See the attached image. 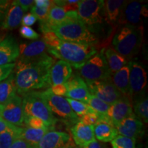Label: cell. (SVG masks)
<instances>
[{"label": "cell", "instance_id": "cell-1", "mask_svg": "<svg viewBox=\"0 0 148 148\" xmlns=\"http://www.w3.org/2000/svg\"><path fill=\"white\" fill-rule=\"evenodd\" d=\"M55 59L48 54L33 61L18 60L14 69L16 93L23 96L35 90L51 86L49 72Z\"/></svg>", "mask_w": 148, "mask_h": 148}, {"label": "cell", "instance_id": "cell-2", "mask_svg": "<svg viewBox=\"0 0 148 148\" xmlns=\"http://www.w3.org/2000/svg\"><path fill=\"white\" fill-rule=\"evenodd\" d=\"M143 25H123L118 29L112 40V48L127 60L140 51L143 42Z\"/></svg>", "mask_w": 148, "mask_h": 148}, {"label": "cell", "instance_id": "cell-3", "mask_svg": "<svg viewBox=\"0 0 148 148\" xmlns=\"http://www.w3.org/2000/svg\"><path fill=\"white\" fill-rule=\"evenodd\" d=\"M61 40L95 47L99 40L90 28L78 18H69L62 23L50 27Z\"/></svg>", "mask_w": 148, "mask_h": 148}, {"label": "cell", "instance_id": "cell-4", "mask_svg": "<svg viewBox=\"0 0 148 148\" xmlns=\"http://www.w3.org/2000/svg\"><path fill=\"white\" fill-rule=\"evenodd\" d=\"M48 53L79 69L92 56L97 53L95 47L60 40L55 47H48Z\"/></svg>", "mask_w": 148, "mask_h": 148}, {"label": "cell", "instance_id": "cell-5", "mask_svg": "<svg viewBox=\"0 0 148 148\" xmlns=\"http://www.w3.org/2000/svg\"><path fill=\"white\" fill-rule=\"evenodd\" d=\"M22 99L25 120L37 118L42 120L47 127L53 128L58 119L49 110L40 91L34 90L27 92L23 95Z\"/></svg>", "mask_w": 148, "mask_h": 148}, {"label": "cell", "instance_id": "cell-6", "mask_svg": "<svg viewBox=\"0 0 148 148\" xmlns=\"http://www.w3.org/2000/svg\"><path fill=\"white\" fill-rule=\"evenodd\" d=\"M79 73L85 82L110 79L112 75L102 51L92 56L79 69Z\"/></svg>", "mask_w": 148, "mask_h": 148}, {"label": "cell", "instance_id": "cell-7", "mask_svg": "<svg viewBox=\"0 0 148 148\" xmlns=\"http://www.w3.org/2000/svg\"><path fill=\"white\" fill-rule=\"evenodd\" d=\"M40 93L53 116L67 123H75L79 121V117L72 110L66 98L55 95L51 91L50 88L40 91Z\"/></svg>", "mask_w": 148, "mask_h": 148}, {"label": "cell", "instance_id": "cell-8", "mask_svg": "<svg viewBox=\"0 0 148 148\" xmlns=\"http://www.w3.org/2000/svg\"><path fill=\"white\" fill-rule=\"evenodd\" d=\"M128 65L130 67V99L132 104L138 99L146 95L147 77L145 67L140 62L130 61Z\"/></svg>", "mask_w": 148, "mask_h": 148}, {"label": "cell", "instance_id": "cell-9", "mask_svg": "<svg viewBox=\"0 0 148 148\" xmlns=\"http://www.w3.org/2000/svg\"><path fill=\"white\" fill-rule=\"evenodd\" d=\"M79 19L87 26L100 25L104 21L103 1L101 0H82L79 1L77 9Z\"/></svg>", "mask_w": 148, "mask_h": 148}, {"label": "cell", "instance_id": "cell-10", "mask_svg": "<svg viewBox=\"0 0 148 148\" xmlns=\"http://www.w3.org/2000/svg\"><path fill=\"white\" fill-rule=\"evenodd\" d=\"M148 15L147 5L140 1H125L117 24L119 25H142V17Z\"/></svg>", "mask_w": 148, "mask_h": 148}, {"label": "cell", "instance_id": "cell-11", "mask_svg": "<svg viewBox=\"0 0 148 148\" xmlns=\"http://www.w3.org/2000/svg\"><path fill=\"white\" fill-rule=\"evenodd\" d=\"M0 116L14 126L21 127L25 125L22 97L16 94L7 102L0 105Z\"/></svg>", "mask_w": 148, "mask_h": 148}, {"label": "cell", "instance_id": "cell-12", "mask_svg": "<svg viewBox=\"0 0 148 148\" xmlns=\"http://www.w3.org/2000/svg\"><path fill=\"white\" fill-rule=\"evenodd\" d=\"M88 90L91 95L95 96L99 99L109 105L123 97L121 93L116 89L110 79L93 82H86Z\"/></svg>", "mask_w": 148, "mask_h": 148}, {"label": "cell", "instance_id": "cell-13", "mask_svg": "<svg viewBox=\"0 0 148 148\" xmlns=\"http://www.w3.org/2000/svg\"><path fill=\"white\" fill-rule=\"evenodd\" d=\"M66 93V97L75 100L80 101L87 103L90 96L86 83L77 74H71L66 82L64 83Z\"/></svg>", "mask_w": 148, "mask_h": 148}, {"label": "cell", "instance_id": "cell-14", "mask_svg": "<svg viewBox=\"0 0 148 148\" xmlns=\"http://www.w3.org/2000/svg\"><path fill=\"white\" fill-rule=\"evenodd\" d=\"M133 113V106L129 98L123 96L117 101L110 105L106 117L116 127L125 118Z\"/></svg>", "mask_w": 148, "mask_h": 148}, {"label": "cell", "instance_id": "cell-15", "mask_svg": "<svg viewBox=\"0 0 148 148\" xmlns=\"http://www.w3.org/2000/svg\"><path fill=\"white\" fill-rule=\"evenodd\" d=\"M19 47L18 60L33 61L48 54V46L42 40H38L28 43H21Z\"/></svg>", "mask_w": 148, "mask_h": 148}, {"label": "cell", "instance_id": "cell-16", "mask_svg": "<svg viewBox=\"0 0 148 148\" xmlns=\"http://www.w3.org/2000/svg\"><path fill=\"white\" fill-rule=\"evenodd\" d=\"M118 134L136 140L143 134V123L133 112L115 127Z\"/></svg>", "mask_w": 148, "mask_h": 148}, {"label": "cell", "instance_id": "cell-17", "mask_svg": "<svg viewBox=\"0 0 148 148\" xmlns=\"http://www.w3.org/2000/svg\"><path fill=\"white\" fill-rule=\"evenodd\" d=\"M19 57V47L12 36H8L0 41V65L13 63Z\"/></svg>", "mask_w": 148, "mask_h": 148}, {"label": "cell", "instance_id": "cell-18", "mask_svg": "<svg viewBox=\"0 0 148 148\" xmlns=\"http://www.w3.org/2000/svg\"><path fill=\"white\" fill-rule=\"evenodd\" d=\"M73 142L78 146L83 147L95 139L94 135V125H86L80 121L75 123L71 129Z\"/></svg>", "mask_w": 148, "mask_h": 148}, {"label": "cell", "instance_id": "cell-19", "mask_svg": "<svg viewBox=\"0 0 148 148\" xmlns=\"http://www.w3.org/2000/svg\"><path fill=\"white\" fill-rule=\"evenodd\" d=\"M71 138V135L68 133L52 130L44 135L35 148H61Z\"/></svg>", "mask_w": 148, "mask_h": 148}, {"label": "cell", "instance_id": "cell-20", "mask_svg": "<svg viewBox=\"0 0 148 148\" xmlns=\"http://www.w3.org/2000/svg\"><path fill=\"white\" fill-rule=\"evenodd\" d=\"M72 74V68L67 62L63 60L56 62L51 66L49 72V82L51 86L64 84Z\"/></svg>", "mask_w": 148, "mask_h": 148}, {"label": "cell", "instance_id": "cell-21", "mask_svg": "<svg viewBox=\"0 0 148 148\" xmlns=\"http://www.w3.org/2000/svg\"><path fill=\"white\" fill-rule=\"evenodd\" d=\"M94 135L98 140L103 143L111 142L118 135L116 127L111 123L106 116L94 125Z\"/></svg>", "mask_w": 148, "mask_h": 148}, {"label": "cell", "instance_id": "cell-22", "mask_svg": "<svg viewBox=\"0 0 148 148\" xmlns=\"http://www.w3.org/2000/svg\"><path fill=\"white\" fill-rule=\"evenodd\" d=\"M129 75L130 67L127 63L119 71L111 75V81L122 95L130 99Z\"/></svg>", "mask_w": 148, "mask_h": 148}, {"label": "cell", "instance_id": "cell-23", "mask_svg": "<svg viewBox=\"0 0 148 148\" xmlns=\"http://www.w3.org/2000/svg\"><path fill=\"white\" fill-rule=\"evenodd\" d=\"M24 15V11L21 7L14 2H11L6 14H5L1 28L2 29H12L16 28L21 23Z\"/></svg>", "mask_w": 148, "mask_h": 148}, {"label": "cell", "instance_id": "cell-24", "mask_svg": "<svg viewBox=\"0 0 148 148\" xmlns=\"http://www.w3.org/2000/svg\"><path fill=\"white\" fill-rule=\"evenodd\" d=\"M125 1L123 0H107L103 1V16L110 25H115L118 23L120 13Z\"/></svg>", "mask_w": 148, "mask_h": 148}, {"label": "cell", "instance_id": "cell-25", "mask_svg": "<svg viewBox=\"0 0 148 148\" xmlns=\"http://www.w3.org/2000/svg\"><path fill=\"white\" fill-rule=\"evenodd\" d=\"M102 51L109 70L112 74L118 71L128 63V61L116 52L112 47L102 49Z\"/></svg>", "mask_w": 148, "mask_h": 148}, {"label": "cell", "instance_id": "cell-26", "mask_svg": "<svg viewBox=\"0 0 148 148\" xmlns=\"http://www.w3.org/2000/svg\"><path fill=\"white\" fill-rule=\"evenodd\" d=\"M51 127H46L44 128L35 129L31 127H22V130L20 134V137L25 140L31 148H35L38 145L41 138L46 133L52 130Z\"/></svg>", "mask_w": 148, "mask_h": 148}, {"label": "cell", "instance_id": "cell-27", "mask_svg": "<svg viewBox=\"0 0 148 148\" xmlns=\"http://www.w3.org/2000/svg\"><path fill=\"white\" fill-rule=\"evenodd\" d=\"M16 95V86L14 73L0 82V105L3 104Z\"/></svg>", "mask_w": 148, "mask_h": 148}, {"label": "cell", "instance_id": "cell-28", "mask_svg": "<svg viewBox=\"0 0 148 148\" xmlns=\"http://www.w3.org/2000/svg\"><path fill=\"white\" fill-rule=\"evenodd\" d=\"M22 127L12 126L0 133V148H10L14 140L20 137Z\"/></svg>", "mask_w": 148, "mask_h": 148}, {"label": "cell", "instance_id": "cell-29", "mask_svg": "<svg viewBox=\"0 0 148 148\" xmlns=\"http://www.w3.org/2000/svg\"><path fill=\"white\" fill-rule=\"evenodd\" d=\"M134 114L143 123L148 122V99L147 95L138 99L134 103Z\"/></svg>", "mask_w": 148, "mask_h": 148}, {"label": "cell", "instance_id": "cell-30", "mask_svg": "<svg viewBox=\"0 0 148 148\" xmlns=\"http://www.w3.org/2000/svg\"><path fill=\"white\" fill-rule=\"evenodd\" d=\"M87 104L94 112L101 116H106V113L110 107V105L103 101L99 98L90 94L89 100Z\"/></svg>", "mask_w": 148, "mask_h": 148}, {"label": "cell", "instance_id": "cell-31", "mask_svg": "<svg viewBox=\"0 0 148 148\" xmlns=\"http://www.w3.org/2000/svg\"><path fill=\"white\" fill-rule=\"evenodd\" d=\"M66 101L69 103L70 106L73 111V112L79 118L82 117L85 114H86L88 112L93 111L87 103L82 102V101L75 100V99H70V98H66Z\"/></svg>", "mask_w": 148, "mask_h": 148}, {"label": "cell", "instance_id": "cell-32", "mask_svg": "<svg viewBox=\"0 0 148 148\" xmlns=\"http://www.w3.org/2000/svg\"><path fill=\"white\" fill-rule=\"evenodd\" d=\"M112 147L115 148H136V140L118 134L112 141Z\"/></svg>", "mask_w": 148, "mask_h": 148}, {"label": "cell", "instance_id": "cell-33", "mask_svg": "<svg viewBox=\"0 0 148 148\" xmlns=\"http://www.w3.org/2000/svg\"><path fill=\"white\" fill-rule=\"evenodd\" d=\"M50 8H38L35 5L31 8V13H32L40 22V24L45 23L47 21L48 12Z\"/></svg>", "mask_w": 148, "mask_h": 148}, {"label": "cell", "instance_id": "cell-34", "mask_svg": "<svg viewBox=\"0 0 148 148\" xmlns=\"http://www.w3.org/2000/svg\"><path fill=\"white\" fill-rule=\"evenodd\" d=\"M42 40L45 42L48 47H55L58 45L60 39L56 36V34L52 31L43 33Z\"/></svg>", "mask_w": 148, "mask_h": 148}, {"label": "cell", "instance_id": "cell-35", "mask_svg": "<svg viewBox=\"0 0 148 148\" xmlns=\"http://www.w3.org/2000/svg\"><path fill=\"white\" fill-rule=\"evenodd\" d=\"M102 116L97 114L96 112L94 111L88 112L86 114H85L84 116H83L82 117L79 118V121L82 122L83 123L86 125H95L97 122H99L101 119Z\"/></svg>", "mask_w": 148, "mask_h": 148}, {"label": "cell", "instance_id": "cell-36", "mask_svg": "<svg viewBox=\"0 0 148 148\" xmlns=\"http://www.w3.org/2000/svg\"><path fill=\"white\" fill-rule=\"evenodd\" d=\"M19 34L22 37L29 40H36L40 36L36 31L27 26H22L19 29Z\"/></svg>", "mask_w": 148, "mask_h": 148}, {"label": "cell", "instance_id": "cell-37", "mask_svg": "<svg viewBox=\"0 0 148 148\" xmlns=\"http://www.w3.org/2000/svg\"><path fill=\"white\" fill-rule=\"evenodd\" d=\"M15 67V63H10L3 65H0V82L5 80L13 73Z\"/></svg>", "mask_w": 148, "mask_h": 148}, {"label": "cell", "instance_id": "cell-38", "mask_svg": "<svg viewBox=\"0 0 148 148\" xmlns=\"http://www.w3.org/2000/svg\"><path fill=\"white\" fill-rule=\"evenodd\" d=\"M25 125L27 127L35 129L44 128V127H47L42 120L34 117L29 118V119L25 120Z\"/></svg>", "mask_w": 148, "mask_h": 148}, {"label": "cell", "instance_id": "cell-39", "mask_svg": "<svg viewBox=\"0 0 148 148\" xmlns=\"http://www.w3.org/2000/svg\"><path fill=\"white\" fill-rule=\"evenodd\" d=\"M37 21V18L35 16L34 14L31 12L24 14L23 18L21 20V24L23 25L22 26H32L36 23Z\"/></svg>", "mask_w": 148, "mask_h": 148}, {"label": "cell", "instance_id": "cell-40", "mask_svg": "<svg viewBox=\"0 0 148 148\" xmlns=\"http://www.w3.org/2000/svg\"><path fill=\"white\" fill-rule=\"evenodd\" d=\"M50 89L51 91L52 92V93L54 94L55 95L60 96V97H62V96L66 95V88L64 84L51 86Z\"/></svg>", "mask_w": 148, "mask_h": 148}, {"label": "cell", "instance_id": "cell-41", "mask_svg": "<svg viewBox=\"0 0 148 148\" xmlns=\"http://www.w3.org/2000/svg\"><path fill=\"white\" fill-rule=\"evenodd\" d=\"M14 2L19 5L22 10L25 12V11L28 10L34 5V1L33 0H17V1H14Z\"/></svg>", "mask_w": 148, "mask_h": 148}, {"label": "cell", "instance_id": "cell-42", "mask_svg": "<svg viewBox=\"0 0 148 148\" xmlns=\"http://www.w3.org/2000/svg\"><path fill=\"white\" fill-rule=\"evenodd\" d=\"M53 4V1L50 0H35L34 5L38 8H50Z\"/></svg>", "mask_w": 148, "mask_h": 148}, {"label": "cell", "instance_id": "cell-43", "mask_svg": "<svg viewBox=\"0 0 148 148\" xmlns=\"http://www.w3.org/2000/svg\"><path fill=\"white\" fill-rule=\"evenodd\" d=\"M11 2H12L11 1H8L4 4L0 5V27H1V24L3 23V21L11 4Z\"/></svg>", "mask_w": 148, "mask_h": 148}, {"label": "cell", "instance_id": "cell-44", "mask_svg": "<svg viewBox=\"0 0 148 148\" xmlns=\"http://www.w3.org/2000/svg\"><path fill=\"white\" fill-rule=\"evenodd\" d=\"M10 148H31L25 140L21 138H18L14 140Z\"/></svg>", "mask_w": 148, "mask_h": 148}, {"label": "cell", "instance_id": "cell-45", "mask_svg": "<svg viewBox=\"0 0 148 148\" xmlns=\"http://www.w3.org/2000/svg\"><path fill=\"white\" fill-rule=\"evenodd\" d=\"M77 148H106L103 146L102 144L99 143L98 140L95 139L92 140V142H90V143L87 144L86 145L83 146V147H77Z\"/></svg>", "mask_w": 148, "mask_h": 148}, {"label": "cell", "instance_id": "cell-46", "mask_svg": "<svg viewBox=\"0 0 148 148\" xmlns=\"http://www.w3.org/2000/svg\"><path fill=\"white\" fill-rule=\"evenodd\" d=\"M14 126L13 125L10 124L7 121H5V120H3L2 118L0 116V133L4 132V131L8 130L10 127Z\"/></svg>", "mask_w": 148, "mask_h": 148}, {"label": "cell", "instance_id": "cell-47", "mask_svg": "<svg viewBox=\"0 0 148 148\" xmlns=\"http://www.w3.org/2000/svg\"><path fill=\"white\" fill-rule=\"evenodd\" d=\"M74 147H75V144H74V142L73 140H72V138H71L69 141L65 145L63 146V147L61 148H74Z\"/></svg>", "mask_w": 148, "mask_h": 148}, {"label": "cell", "instance_id": "cell-48", "mask_svg": "<svg viewBox=\"0 0 148 148\" xmlns=\"http://www.w3.org/2000/svg\"><path fill=\"white\" fill-rule=\"evenodd\" d=\"M7 0H0V5H2V4H4V3H5L7 2Z\"/></svg>", "mask_w": 148, "mask_h": 148}, {"label": "cell", "instance_id": "cell-49", "mask_svg": "<svg viewBox=\"0 0 148 148\" xmlns=\"http://www.w3.org/2000/svg\"><path fill=\"white\" fill-rule=\"evenodd\" d=\"M1 40H2V39H1H1H0V41H1Z\"/></svg>", "mask_w": 148, "mask_h": 148}, {"label": "cell", "instance_id": "cell-50", "mask_svg": "<svg viewBox=\"0 0 148 148\" xmlns=\"http://www.w3.org/2000/svg\"><path fill=\"white\" fill-rule=\"evenodd\" d=\"M74 148H77V147H74Z\"/></svg>", "mask_w": 148, "mask_h": 148}, {"label": "cell", "instance_id": "cell-51", "mask_svg": "<svg viewBox=\"0 0 148 148\" xmlns=\"http://www.w3.org/2000/svg\"><path fill=\"white\" fill-rule=\"evenodd\" d=\"M112 148H115V147H112Z\"/></svg>", "mask_w": 148, "mask_h": 148}, {"label": "cell", "instance_id": "cell-52", "mask_svg": "<svg viewBox=\"0 0 148 148\" xmlns=\"http://www.w3.org/2000/svg\"><path fill=\"white\" fill-rule=\"evenodd\" d=\"M0 39H1V38H0Z\"/></svg>", "mask_w": 148, "mask_h": 148}]
</instances>
